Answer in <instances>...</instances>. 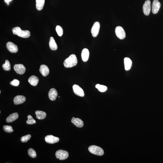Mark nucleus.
<instances>
[{"label": "nucleus", "mask_w": 163, "mask_h": 163, "mask_svg": "<svg viewBox=\"0 0 163 163\" xmlns=\"http://www.w3.org/2000/svg\"><path fill=\"white\" fill-rule=\"evenodd\" d=\"M26 98L23 95H18L16 96L14 99V103L15 105L20 104L26 101Z\"/></svg>", "instance_id": "obj_13"}, {"label": "nucleus", "mask_w": 163, "mask_h": 163, "mask_svg": "<svg viewBox=\"0 0 163 163\" xmlns=\"http://www.w3.org/2000/svg\"><path fill=\"white\" fill-rule=\"evenodd\" d=\"M89 50L87 48H84L82 51L81 54L82 58L84 62H86L89 59Z\"/></svg>", "instance_id": "obj_16"}, {"label": "nucleus", "mask_w": 163, "mask_h": 163, "mask_svg": "<svg viewBox=\"0 0 163 163\" xmlns=\"http://www.w3.org/2000/svg\"><path fill=\"white\" fill-rule=\"evenodd\" d=\"M124 64L125 70H130L132 64V62L129 58H126L124 59Z\"/></svg>", "instance_id": "obj_21"}, {"label": "nucleus", "mask_w": 163, "mask_h": 163, "mask_svg": "<svg viewBox=\"0 0 163 163\" xmlns=\"http://www.w3.org/2000/svg\"><path fill=\"white\" fill-rule=\"evenodd\" d=\"M14 69L17 74L21 75L24 74L26 70L25 66L21 64H15Z\"/></svg>", "instance_id": "obj_9"}, {"label": "nucleus", "mask_w": 163, "mask_h": 163, "mask_svg": "<svg viewBox=\"0 0 163 163\" xmlns=\"http://www.w3.org/2000/svg\"><path fill=\"white\" fill-rule=\"evenodd\" d=\"M37 118L39 120H43L45 118L46 116V113L45 112L41 111H36L35 112Z\"/></svg>", "instance_id": "obj_22"}, {"label": "nucleus", "mask_w": 163, "mask_h": 163, "mask_svg": "<svg viewBox=\"0 0 163 163\" xmlns=\"http://www.w3.org/2000/svg\"><path fill=\"white\" fill-rule=\"evenodd\" d=\"M45 140L47 143L49 144H54L59 141L58 137H54L52 135H47L45 137Z\"/></svg>", "instance_id": "obj_11"}, {"label": "nucleus", "mask_w": 163, "mask_h": 163, "mask_svg": "<svg viewBox=\"0 0 163 163\" xmlns=\"http://www.w3.org/2000/svg\"><path fill=\"white\" fill-rule=\"evenodd\" d=\"M20 82L18 80L14 79L10 82V85L12 86H18Z\"/></svg>", "instance_id": "obj_31"}, {"label": "nucleus", "mask_w": 163, "mask_h": 163, "mask_svg": "<svg viewBox=\"0 0 163 163\" xmlns=\"http://www.w3.org/2000/svg\"><path fill=\"white\" fill-rule=\"evenodd\" d=\"M2 67L4 70L7 71H9L10 70L11 65L9 61L8 60H6L5 63L3 65Z\"/></svg>", "instance_id": "obj_24"}, {"label": "nucleus", "mask_w": 163, "mask_h": 163, "mask_svg": "<svg viewBox=\"0 0 163 163\" xmlns=\"http://www.w3.org/2000/svg\"><path fill=\"white\" fill-rule=\"evenodd\" d=\"M143 12L146 15H148L150 14L151 10V2L149 0H147L143 6Z\"/></svg>", "instance_id": "obj_8"}, {"label": "nucleus", "mask_w": 163, "mask_h": 163, "mask_svg": "<svg viewBox=\"0 0 163 163\" xmlns=\"http://www.w3.org/2000/svg\"><path fill=\"white\" fill-rule=\"evenodd\" d=\"M89 151L92 154L97 155L98 156H103L104 154V151L103 149L100 147L92 145L88 148Z\"/></svg>", "instance_id": "obj_3"}, {"label": "nucleus", "mask_w": 163, "mask_h": 163, "mask_svg": "<svg viewBox=\"0 0 163 163\" xmlns=\"http://www.w3.org/2000/svg\"><path fill=\"white\" fill-rule=\"evenodd\" d=\"M13 33L14 34L24 38H29L30 36L31 33L28 30H23L20 27H15L12 29Z\"/></svg>", "instance_id": "obj_2"}, {"label": "nucleus", "mask_w": 163, "mask_h": 163, "mask_svg": "<svg viewBox=\"0 0 163 163\" xmlns=\"http://www.w3.org/2000/svg\"><path fill=\"white\" fill-rule=\"evenodd\" d=\"M39 81L38 78L36 76L33 75L30 76L29 78L28 82L33 86H35L38 84Z\"/></svg>", "instance_id": "obj_19"}, {"label": "nucleus", "mask_w": 163, "mask_h": 163, "mask_svg": "<svg viewBox=\"0 0 163 163\" xmlns=\"http://www.w3.org/2000/svg\"><path fill=\"white\" fill-rule=\"evenodd\" d=\"M31 137V135L30 134H28L26 135H25V136H24L21 137V142L23 143H25L27 142L30 139Z\"/></svg>", "instance_id": "obj_30"}, {"label": "nucleus", "mask_w": 163, "mask_h": 163, "mask_svg": "<svg viewBox=\"0 0 163 163\" xmlns=\"http://www.w3.org/2000/svg\"><path fill=\"white\" fill-rule=\"evenodd\" d=\"M56 30L59 36L61 37L62 36L63 34V30L61 27L60 25H57L56 27Z\"/></svg>", "instance_id": "obj_29"}, {"label": "nucleus", "mask_w": 163, "mask_h": 163, "mask_svg": "<svg viewBox=\"0 0 163 163\" xmlns=\"http://www.w3.org/2000/svg\"><path fill=\"white\" fill-rule=\"evenodd\" d=\"M74 93L76 95L80 97H83L85 95L83 89L79 86L77 85H74L72 86Z\"/></svg>", "instance_id": "obj_7"}, {"label": "nucleus", "mask_w": 163, "mask_h": 163, "mask_svg": "<svg viewBox=\"0 0 163 163\" xmlns=\"http://www.w3.org/2000/svg\"><path fill=\"white\" fill-rule=\"evenodd\" d=\"M7 48L10 52L12 53H16L18 50V48L16 45L11 42L7 43Z\"/></svg>", "instance_id": "obj_10"}, {"label": "nucleus", "mask_w": 163, "mask_h": 163, "mask_svg": "<svg viewBox=\"0 0 163 163\" xmlns=\"http://www.w3.org/2000/svg\"><path fill=\"white\" fill-rule=\"evenodd\" d=\"M28 154L29 156L32 158H36L37 155L36 151L34 149L30 148L28 150Z\"/></svg>", "instance_id": "obj_26"}, {"label": "nucleus", "mask_w": 163, "mask_h": 163, "mask_svg": "<svg viewBox=\"0 0 163 163\" xmlns=\"http://www.w3.org/2000/svg\"><path fill=\"white\" fill-rule=\"evenodd\" d=\"M77 63V59L76 55L72 54L64 61V64L66 68H71L76 65Z\"/></svg>", "instance_id": "obj_1"}, {"label": "nucleus", "mask_w": 163, "mask_h": 163, "mask_svg": "<svg viewBox=\"0 0 163 163\" xmlns=\"http://www.w3.org/2000/svg\"><path fill=\"white\" fill-rule=\"evenodd\" d=\"M116 35L119 39L122 40L124 39L126 37V34L124 29L120 26H118L115 29Z\"/></svg>", "instance_id": "obj_5"}, {"label": "nucleus", "mask_w": 163, "mask_h": 163, "mask_svg": "<svg viewBox=\"0 0 163 163\" xmlns=\"http://www.w3.org/2000/svg\"><path fill=\"white\" fill-rule=\"evenodd\" d=\"M27 120L26 121V123L28 125H33L36 123V121L35 120L33 119V117L30 115L27 116Z\"/></svg>", "instance_id": "obj_27"}, {"label": "nucleus", "mask_w": 163, "mask_h": 163, "mask_svg": "<svg viewBox=\"0 0 163 163\" xmlns=\"http://www.w3.org/2000/svg\"><path fill=\"white\" fill-rule=\"evenodd\" d=\"M18 114L15 113L11 114L6 119V121L7 123H11L14 121L19 117Z\"/></svg>", "instance_id": "obj_18"}, {"label": "nucleus", "mask_w": 163, "mask_h": 163, "mask_svg": "<svg viewBox=\"0 0 163 163\" xmlns=\"http://www.w3.org/2000/svg\"><path fill=\"white\" fill-rule=\"evenodd\" d=\"M160 3L158 0H154L152 5V12L154 14L158 13L160 7Z\"/></svg>", "instance_id": "obj_12"}, {"label": "nucleus", "mask_w": 163, "mask_h": 163, "mask_svg": "<svg viewBox=\"0 0 163 163\" xmlns=\"http://www.w3.org/2000/svg\"><path fill=\"white\" fill-rule=\"evenodd\" d=\"M0 93H1V91H0Z\"/></svg>", "instance_id": "obj_33"}, {"label": "nucleus", "mask_w": 163, "mask_h": 163, "mask_svg": "<svg viewBox=\"0 0 163 163\" xmlns=\"http://www.w3.org/2000/svg\"><path fill=\"white\" fill-rule=\"evenodd\" d=\"M4 131L8 133H11L14 131L12 127L9 125H5L3 126Z\"/></svg>", "instance_id": "obj_28"}, {"label": "nucleus", "mask_w": 163, "mask_h": 163, "mask_svg": "<svg viewBox=\"0 0 163 163\" xmlns=\"http://www.w3.org/2000/svg\"><path fill=\"white\" fill-rule=\"evenodd\" d=\"M45 3V0H36V8L37 10L41 11L43 9Z\"/></svg>", "instance_id": "obj_23"}, {"label": "nucleus", "mask_w": 163, "mask_h": 163, "mask_svg": "<svg viewBox=\"0 0 163 163\" xmlns=\"http://www.w3.org/2000/svg\"><path fill=\"white\" fill-rule=\"evenodd\" d=\"M55 155L57 158L60 160H66L69 156V154L67 151L60 150L57 151Z\"/></svg>", "instance_id": "obj_4"}, {"label": "nucleus", "mask_w": 163, "mask_h": 163, "mask_svg": "<svg viewBox=\"0 0 163 163\" xmlns=\"http://www.w3.org/2000/svg\"><path fill=\"white\" fill-rule=\"evenodd\" d=\"M95 87L98 89L100 92H104L106 91L107 88L106 86L100 85L99 84H97L95 86Z\"/></svg>", "instance_id": "obj_25"}, {"label": "nucleus", "mask_w": 163, "mask_h": 163, "mask_svg": "<svg viewBox=\"0 0 163 163\" xmlns=\"http://www.w3.org/2000/svg\"><path fill=\"white\" fill-rule=\"evenodd\" d=\"M58 95V92L54 88L51 89L49 92L48 97L52 101H54L56 99Z\"/></svg>", "instance_id": "obj_15"}, {"label": "nucleus", "mask_w": 163, "mask_h": 163, "mask_svg": "<svg viewBox=\"0 0 163 163\" xmlns=\"http://www.w3.org/2000/svg\"><path fill=\"white\" fill-rule=\"evenodd\" d=\"M100 29V24L99 22L97 21L94 23L91 30L92 36L93 37H97L99 34Z\"/></svg>", "instance_id": "obj_6"}, {"label": "nucleus", "mask_w": 163, "mask_h": 163, "mask_svg": "<svg viewBox=\"0 0 163 163\" xmlns=\"http://www.w3.org/2000/svg\"><path fill=\"white\" fill-rule=\"evenodd\" d=\"M49 46L51 50H55L58 49V46L53 37H50L49 42Z\"/></svg>", "instance_id": "obj_20"}, {"label": "nucleus", "mask_w": 163, "mask_h": 163, "mask_svg": "<svg viewBox=\"0 0 163 163\" xmlns=\"http://www.w3.org/2000/svg\"><path fill=\"white\" fill-rule=\"evenodd\" d=\"M72 122L76 126L78 127H82L83 126L84 123L83 121L81 119L78 118L73 117L71 120Z\"/></svg>", "instance_id": "obj_17"}, {"label": "nucleus", "mask_w": 163, "mask_h": 163, "mask_svg": "<svg viewBox=\"0 0 163 163\" xmlns=\"http://www.w3.org/2000/svg\"><path fill=\"white\" fill-rule=\"evenodd\" d=\"M12 0H5V1L7 3H9V2L11 1Z\"/></svg>", "instance_id": "obj_32"}, {"label": "nucleus", "mask_w": 163, "mask_h": 163, "mask_svg": "<svg viewBox=\"0 0 163 163\" xmlns=\"http://www.w3.org/2000/svg\"><path fill=\"white\" fill-rule=\"evenodd\" d=\"M40 73L44 76H46L49 73V70L47 66L45 65H42L39 70Z\"/></svg>", "instance_id": "obj_14"}]
</instances>
